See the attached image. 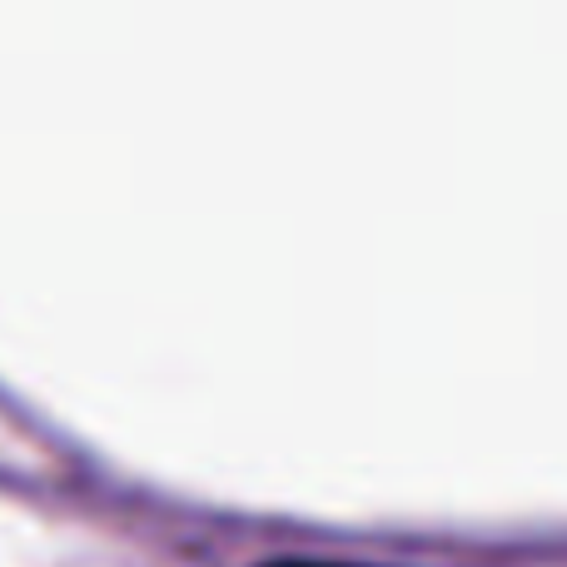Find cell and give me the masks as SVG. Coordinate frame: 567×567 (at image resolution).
<instances>
[{"label": "cell", "instance_id": "cell-1", "mask_svg": "<svg viewBox=\"0 0 567 567\" xmlns=\"http://www.w3.org/2000/svg\"><path fill=\"white\" fill-rule=\"evenodd\" d=\"M269 567H363V563H269Z\"/></svg>", "mask_w": 567, "mask_h": 567}]
</instances>
